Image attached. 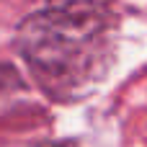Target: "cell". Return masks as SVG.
Returning a JSON list of instances; mask_svg holds the SVG:
<instances>
[{"label":"cell","instance_id":"cell-1","mask_svg":"<svg viewBox=\"0 0 147 147\" xmlns=\"http://www.w3.org/2000/svg\"><path fill=\"white\" fill-rule=\"evenodd\" d=\"M114 0H44L16 28V49L34 83L54 101L90 96L114 65Z\"/></svg>","mask_w":147,"mask_h":147},{"label":"cell","instance_id":"cell-2","mask_svg":"<svg viewBox=\"0 0 147 147\" xmlns=\"http://www.w3.org/2000/svg\"><path fill=\"white\" fill-rule=\"evenodd\" d=\"M39 147H80L75 140H47V142H41Z\"/></svg>","mask_w":147,"mask_h":147}]
</instances>
